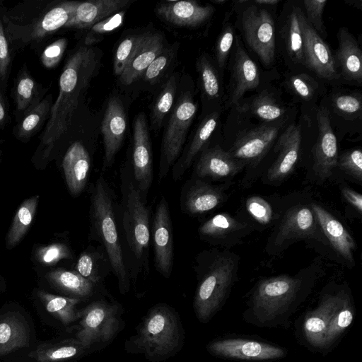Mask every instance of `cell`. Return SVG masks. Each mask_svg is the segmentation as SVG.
<instances>
[{"label":"cell","mask_w":362,"mask_h":362,"mask_svg":"<svg viewBox=\"0 0 362 362\" xmlns=\"http://www.w3.org/2000/svg\"><path fill=\"white\" fill-rule=\"evenodd\" d=\"M48 89V87H44L36 81L26 64L21 66L14 78L11 92L14 103L13 115L16 122L43 99Z\"/></svg>","instance_id":"4316f807"},{"label":"cell","mask_w":362,"mask_h":362,"mask_svg":"<svg viewBox=\"0 0 362 362\" xmlns=\"http://www.w3.org/2000/svg\"><path fill=\"white\" fill-rule=\"evenodd\" d=\"M96 51L84 43L68 56L59 79V93L40 135L34 158L45 163L72 132L79 104L99 66Z\"/></svg>","instance_id":"6da1fadb"},{"label":"cell","mask_w":362,"mask_h":362,"mask_svg":"<svg viewBox=\"0 0 362 362\" xmlns=\"http://www.w3.org/2000/svg\"><path fill=\"white\" fill-rule=\"evenodd\" d=\"M39 201V196L24 200L16 211L6 237V246L11 249L18 245L32 223Z\"/></svg>","instance_id":"8d00e7d4"},{"label":"cell","mask_w":362,"mask_h":362,"mask_svg":"<svg viewBox=\"0 0 362 362\" xmlns=\"http://www.w3.org/2000/svg\"><path fill=\"white\" fill-rule=\"evenodd\" d=\"M79 1L25 0L12 8L4 6L3 20L7 37L16 52L37 49L64 27Z\"/></svg>","instance_id":"7a4b0ae2"},{"label":"cell","mask_w":362,"mask_h":362,"mask_svg":"<svg viewBox=\"0 0 362 362\" xmlns=\"http://www.w3.org/2000/svg\"><path fill=\"white\" fill-rule=\"evenodd\" d=\"M344 293L328 295L318 306L305 316L303 328L307 341L312 346L323 348L324 338L341 301Z\"/></svg>","instance_id":"7402d4cb"},{"label":"cell","mask_w":362,"mask_h":362,"mask_svg":"<svg viewBox=\"0 0 362 362\" xmlns=\"http://www.w3.org/2000/svg\"><path fill=\"white\" fill-rule=\"evenodd\" d=\"M173 57V49L164 48L143 73V79L149 83L157 82L168 68Z\"/></svg>","instance_id":"f907efd6"},{"label":"cell","mask_w":362,"mask_h":362,"mask_svg":"<svg viewBox=\"0 0 362 362\" xmlns=\"http://www.w3.org/2000/svg\"><path fill=\"white\" fill-rule=\"evenodd\" d=\"M67 39L58 38L47 45L40 55V61L44 68L53 69L58 66L67 47Z\"/></svg>","instance_id":"7dc6e473"},{"label":"cell","mask_w":362,"mask_h":362,"mask_svg":"<svg viewBox=\"0 0 362 362\" xmlns=\"http://www.w3.org/2000/svg\"><path fill=\"white\" fill-rule=\"evenodd\" d=\"M336 109L346 115H361L362 110L361 96L358 93L341 94L334 97Z\"/></svg>","instance_id":"9f6ffc18"},{"label":"cell","mask_w":362,"mask_h":362,"mask_svg":"<svg viewBox=\"0 0 362 362\" xmlns=\"http://www.w3.org/2000/svg\"><path fill=\"white\" fill-rule=\"evenodd\" d=\"M255 4L258 6H274L277 4L279 1L278 0H255L252 1Z\"/></svg>","instance_id":"94428289"},{"label":"cell","mask_w":362,"mask_h":362,"mask_svg":"<svg viewBox=\"0 0 362 362\" xmlns=\"http://www.w3.org/2000/svg\"><path fill=\"white\" fill-rule=\"evenodd\" d=\"M125 12L119 11L106 19H104L90 28L84 40V44L90 45L95 40H98V36L107 34L115 29L119 28L123 23Z\"/></svg>","instance_id":"816d5d0a"},{"label":"cell","mask_w":362,"mask_h":362,"mask_svg":"<svg viewBox=\"0 0 362 362\" xmlns=\"http://www.w3.org/2000/svg\"><path fill=\"white\" fill-rule=\"evenodd\" d=\"M1 154V153H0Z\"/></svg>","instance_id":"03108f58"},{"label":"cell","mask_w":362,"mask_h":362,"mask_svg":"<svg viewBox=\"0 0 362 362\" xmlns=\"http://www.w3.org/2000/svg\"><path fill=\"white\" fill-rule=\"evenodd\" d=\"M242 110H250L257 118L266 122L277 121L285 114L284 108L266 93L257 95L250 103L243 106Z\"/></svg>","instance_id":"b9f144b4"},{"label":"cell","mask_w":362,"mask_h":362,"mask_svg":"<svg viewBox=\"0 0 362 362\" xmlns=\"http://www.w3.org/2000/svg\"><path fill=\"white\" fill-rule=\"evenodd\" d=\"M152 235L156 269L163 277L169 278L174 264L173 229L168 202L164 196L155 211Z\"/></svg>","instance_id":"8fae6325"},{"label":"cell","mask_w":362,"mask_h":362,"mask_svg":"<svg viewBox=\"0 0 362 362\" xmlns=\"http://www.w3.org/2000/svg\"><path fill=\"white\" fill-rule=\"evenodd\" d=\"M69 247L62 243H53L39 247L35 252L36 259L42 264L53 265L63 259L70 258Z\"/></svg>","instance_id":"c3c4849f"},{"label":"cell","mask_w":362,"mask_h":362,"mask_svg":"<svg viewBox=\"0 0 362 362\" xmlns=\"http://www.w3.org/2000/svg\"><path fill=\"white\" fill-rule=\"evenodd\" d=\"M176 79L170 76L162 87L152 107L151 126L153 129L159 128L165 115L173 107L176 93Z\"/></svg>","instance_id":"7bdbcfd3"},{"label":"cell","mask_w":362,"mask_h":362,"mask_svg":"<svg viewBox=\"0 0 362 362\" xmlns=\"http://www.w3.org/2000/svg\"><path fill=\"white\" fill-rule=\"evenodd\" d=\"M110 189L103 175L97 179L90 196V220L93 233L104 246L121 293L130 286L113 209Z\"/></svg>","instance_id":"5b68a950"},{"label":"cell","mask_w":362,"mask_h":362,"mask_svg":"<svg viewBox=\"0 0 362 362\" xmlns=\"http://www.w3.org/2000/svg\"><path fill=\"white\" fill-rule=\"evenodd\" d=\"M341 192L346 200L351 205H352L359 214H361L362 195L360 193L346 187L341 189Z\"/></svg>","instance_id":"91938a15"},{"label":"cell","mask_w":362,"mask_h":362,"mask_svg":"<svg viewBox=\"0 0 362 362\" xmlns=\"http://www.w3.org/2000/svg\"><path fill=\"white\" fill-rule=\"evenodd\" d=\"M211 354L225 358L245 361H268L284 357L282 348L267 343L246 339H223L207 346Z\"/></svg>","instance_id":"4fadbf2b"},{"label":"cell","mask_w":362,"mask_h":362,"mask_svg":"<svg viewBox=\"0 0 362 362\" xmlns=\"http://www.w3.org/2000/svg\"><path fill=\"white\" fill-rule=\"evenodd\" d=\"M302 286L300 278L287 275L260 280L251 298V310L257 321L272 325L293 307Z\"/></svg>","instance_id":"8992f818"},{"label":"cell","mask_w":362,"mask_h":362,"mask_svg":"<svg viewBox=\"0 0 362 362\" xmlns=\"http://www.w3.org/2000/svg\"><path fill=\"white\" fill-rule=\"evenodd\" d=\"M218 117L219 113L214 111L206 116L199 124L186 151L173 166L172 176L174 180L181 179L197 154L203 151L204 146L216 127Z\"/></svg>","instance_id":"1f68e13d"},{"label":"cell","mask_w":362,"mask_h":362,"mask_svg":"<svg viewBox=\"0 0 362 362\" xmlns=\"http://www.w3.org/2000/svg\"><path fill=\"white\" fill-rule=\"evenodd\" d=\"M246 209L249 214L259 223L268 224L273 217L270 204L259 196H252L246 201Z\"/></svg>","instance_id":"f5cc1de1"},{"label":"cell","mask_w":362,"mask_h":362,"mask_svg":"<svg viewBox=\"0 0 362 362\" xmlns=\"http://www.w3.org/2000/svg\"><path fill=\"white\" fill-rule=\"evenodd\" d=\"M164 49L163 37L158 33L140 35L135 52L120 75L121 81L129 85L135 81Z\"/></svg>","instance_id":"f546056e"},{"label":"cell","mask_w":362,"mask_h":362,"mask_svg":"<svg viewBox=\"0 0 362 362\" xmlns=\"http://www.w3.org/2000/svg\"><path fill=\"white\" fill-rule=\"evenodd\" d=\"M301 138L300 126L294 124L281 135L276 146L278 156L267 172L270 181L281 180L293 171L298 159Z\"/></svg>","instance_id":"d4e9b609"},{"label":"cell","mask_w":362,"mask_h":362,"mask_svg":"<svg viewBox=\"0 0 362 362\" xmlns=\"http://www.w3.org/2000/svg\"><path fill=\"white\" fill-rule=\"evenodd\" d=\"M337 165L360 183L362 180V151L361 148L349 150L338 158Z\"/></svg>","instance_id":"681fc988"},{"label":"cell","mask_w":362,"mask_h":362,"mask_svg":"<svg viewBox=\"0 0 362 362\" xmlns=\"http://www.w3.org/2000/svg\"><path fill=\"white\" fill-rule=\"evenodd\" d=\"M252 230V227L228 213L218 214L203 223L198 228L202 240L214 245L230 247Z\"/></svg>","instance_id":"ffe728a7"},{"label":"cell","mask_w":362,"mask_h":362,"mask_svg":"<svg viewBox=\"0 0 362 362\" xmlns=\"http://www.w3.org/2000/svg\"><path fill=\"white\" fill-rule=\"evenodd\" d=\"M53 103V97L49 93L28 110L13 128L15 138L23 143L28 142L47 123Z\"/></svg>","instance_id":"d6a6232c"},{"label":"cell","mask_w":362,"mask_h":362,"mask_svg":"<svg viewBox=\"0 0 362 362\" xmlns=\"http://www.w3.org/2000/svg\"><path fill=\"white\" fill-rule=\"evenodd\" d=\"M239 257L228 250H204L196 257L197 286L193 308L201 322L221 309L237 279Z\"/></svg>","instance_id":"3957f363"},{"label":"cell","mask_w":362,"mask_h":362,"mask_svg":"<svg viewBox=\"0 0 362 362\" xmlns=\"http://www.w3.org/2000/svg\"><path fill=\"white\" fill-rule=\"evenodd\" d=\"M29 330L21 316L10 313L0 320V356L28 346Z\"/></svg>","instance_id":"836d02e7"},{"label":"cell","mask_w":362,"mask_h":362,"mask_svg":"<svg viewBox=\"0 0 362 362\" xmlns=\"http://www.w3.org/2000/svg\"><path fill=\"white\" fill-rule=\"evenodd\" d=\"M37 296L48 313L57 317L64 325L79 319V310L76 309L81 299L54 295L39 291Z\"/></svg>","instance_id":"74e56055"},{"label":"cell","mask_w":362,"mask_h":362,"mask_svg":"<svg viewBox=\"0 0 362 362\" xmlns=\"http://www.w3.org/2000/svg\"><path fill=\"white\" fill-rule=\"evenodd\" d=\"M303 37V64L319 77L334 80L340 77L329 45L308 23L304 13L301 16Z\"/></svg>","instance_id":"5bb4252c"},{"label":"cell","mask_w":362,"mask_h":362,"mask_svg":"<svg viewBox=\"0 0 362 362\" xmlns=\"http://www.w3.org/2000/svg\"><path fill=\"white\" fill-rule=\"evenodd\" d=\"M310 209L332 247L345 260L353 263V253L356 245L352 236L341 222L320 205L313 203Z\"/></svg>","instance_id":"83f0119b"},{"label":"cell","mask_w":362,"mask_h":362,"mask_svg":"<svg viewBox=\"0 0 362 362\" xmlns=\"http://www.w3.org/2000/svg\"><path fill=\"white\" fill-rule=\"evenodd\" d=\"M248 1L240 14V28L250 49L265 66L275 58V25L271 13Z\"/></svg>","instance_id":"9c48e42d"},{"label":"cell","mask_w":362,"mask_h":362,"mask_svg":"<svg viewBox=\"0 0 362 362\" xmlns=\"http://www.w3.org/2000/svg\"><path fill=\"white\" fill-rule=\"evenodd\" d=\"M126 129L124 106L119 98L112 97L108 100L101 125L105 151L103 170L112 166L123 142Z\"/></svg>","instance_id":"d6986e66"},{"label":"cell","mask_w":362,"mask_h":362,"mask_svg":"<svg viewBox=\"0 0 362 362\" xmlns=\"http://www.w3.org/2000/svg\"><path fill=\"white\" fill-rule=\"evenodd\" d=\"M79 319L76 339L87 349L96 344L110 342L120 330L118 306L103 300L93 301L79 310Z\"/></svg>","instance_id":"ba28073f"},{"label":"cell","mask_w":362,"mask_h":362,"mask_svg":"<svg viewBox=\"0 0 362 362\" xmlns=\"http://www.w3.org/2000/svg\"><path fill=\"white\" fill-rule=\"evenodd\" d=\"M156 11L171 24L194 28L208 21L215 9L211 5H200L196 1H166L158 4Z\"/></svg>","instance_id":"44dd1931"},{"label":"cell","mask_w":362,"mask_h":362,"mask_svg":"<svg viewBox=\"0 0 362 362\" xmlns=\"http://www.w3.org/2000/svg\"><path fill=\"white\" fill-rule=\"evenodd\" d=\"M62 164L69 190L72 195H78L86 185L90 166V156L84 145L79 141L72 142Z\"/></svg>","instance_id":"4dcf8cb0"},{"label":"cell","mask_w":362,"mask_h":362,"mask_svg":"<svg viewBox=\"0 0 362 362\" xmlns=\"http://www.w3.org/2000/svg\"><path fill=\"white\" fill-rule=\"evenodd\" d=\"M226 201L223 190L195 177L182 186L180 208L183 213L197 216L207 213Z\"/></svg>","instance_id":"e0dca14e"},{"label":"cell","mask_w":362,"mask_h":362,"mask_svg":"<svg viewBox=\"0 0 362 362\" xmlns=\"http://www.w3.org/2000/svg\"><path fill=\"white\" fill-rule=\"evenodd\" d=\"M197 68L203 94L209 100L218 98L221 94V78L209 57L206 54L200 56Z\"/></svg>","instance_id":"ab89813d"},{"label":"cell","mask_w":362,"mask_h":362,"mask_svg":"<svg viewBox=\"0 0 362 362\" xmlns=\"http://www.w3.org/2000/svg\"><path fill=\"white\" fill-rule=\"evenodd\" d=\"M279 129L276 124L258 127L239 136L228 152L234 159L255 166L274 142Z\"/></svg>","instance_id":"2e32d148"},{"label":"cell","mask_w":362,"mask_h":362,"mask_svg":"<svg viewBox=\"0 0 362 362\" xmlns=\"http://www.w3.org/2000/svg\"><path fill=\"white\" fill-rule=\"evenodd\" d=\"M326 0H305L303 1L305 9V18L308 23L320 34H325V27L322 21Z\"/></svg>","instance_id":"11a10c76"},{"label":"cell","mask_w":362,"mask_h":362,"mask_svg":"<svg viewBox=\"0 0 362 362\" xmlns=\"http://www.w3.org/2000/svg\"><path fill=\"white\" fill-rule=\"evenodd\" d=\"M98 260L95 253L84 252L80 255L76 266V272L93 284L100 279Z\"/></svg>","instance_id":"db71d44e"},{"label":"cell","mask_w":362,"mask_h":362,"mask_svg":"<svg viewBox=\"0 0 362 362\" xmlns=\"http://www.w3.org/2000/svg\"><path fill=\"white\" fill-rule=\"evenodd\" d=\"M234 45L229 62L227 107L237 104L246 92L255 89L259 83L258 68L242 46L238 37H235Z\"/></svg>","instance_id":"7c38bea8"},{"label":"cell","mask_w":362,"mask_h":362,"mask_svg":"<svg viewBox=\"0 0 362 362\" xmlns=\"http://www.w3.org/2000/svg\"><path fill=\"white\" fill-rule=\"evenodd\" d=\"M318 138L314 148L313 170L322 181L329 178L337 166L338 148L328 110L320 107L317 113Z\"/></svg>","instance_id":"ac0fdd59"},{"label":"cell","mask_w":362,"mask_h":362,"mask_svg":"<svg viewBox=\"0 0 362 362\" xmlns=\"http://www.w3.org/2000/svg\"><path fill=\"white\" fill-rule=\"evenodd\" d=\"M234 35L235 30L233 25L228 22L224 23L215 47L216 61L218 67L221 69H224L233 49Z\"/></svg>","instance_id":"bcb514c9"},{"label":"cell","mask_w":362,"mask_h":362,"mask_svg":"<svg viewBox=\"0 0 362 362\" xmlns=\"http://www.w3.org/2000/svg\"><path fill=\"white\" fill-rule=\"evenodd\" d=\"M86 350V348L75 339L52 346H39L30 356L37 362H62L76 358Z\"/></svg>","instance_id":"f35d334b"},{"label":"cell","mask_w":362,"mask_h":362,"mask_svg":"<svg viewBox=\"0 0 362 362\" xmlns=\"http://www.w3.org/2000/svg\"><path fill=\"white\" fill-rule=\"evenodd\" d=\"M184 339L177 312L168 305L160 303L148 310L125 346L129 352L144 354L151 362H162L177 354Z\"/></svg>","instance_id":"277c9868"},{"label":"cell","mask_w":362,"mask_h":362,"mask_svg":"<svg viewBox=\"0 0 362 362\" xmlns=\"http://www.w3.org/2000/svg\"><path fill=\"white\" fill-rule=\"evenodd\" d=\"M7 86L0 81V130H4L10 122L9 103L6 95Z\"/></svg>","instance_id":"680465c9"},{"label":"cell","mask_w":362,"mask_h":362,"mask_svg":"<svg viewBox=\"0 0 362 362\" xmlns=\"http://www.w3.org/2000/svg\"><path fill=\"white\" fill-rule=\"evenodd\" d=\"M317 221L310 208L296 206L285 214L274 238V243L280 246L293 239L317 238L319 233Z\"/></svg>","instance_id":"cb8c5ba5"},{"label":"cell","mask_w":362,"mask_h":362,"mask_svg":"<svg viewBox=\"0 0 362 362\" xmlns=\"http://www.w3.org/2000/svg\"><path fill=\"white\" fill-rule=\"evenodd\" d=\"M3 3V1L0 0V5Z\"/></svg>","instance_id":"e7e4bbea"},{"label":"cell","mask_w":362,"mask_h":362,"mask_svg":"<svg viewBox=\"0 0 362 362\" xmlns=\"http://www.w3.org/2000/svg\"><path fill=\"white\" fill-rule=\"evenodd\" d=\"M212 2H214V4H224L226 2L225 0H213Z\"/></svg>","instance_id":"be15d7a7"},{"label":"cell","mask_w":362,"mask_h":362,"mask_svg":"<svg viewBox=\"0 0 362 362\" xmlns=\"http://www.w3.org/2000/svg\"><path fill=\"white\" fill-rule=\"evenodd\" d=\"M132 158L134 182L144 199L153 180V162L146 116L142 113L134 122Z\"/></svg>","instance_id":"9a60e30c"},{"label":"cell","mask_w":362,"mask_h":362,"mask_svg":"<svg viewBox=\"0 0 362 362\" xmlns=\"http://www.w3.org/2000/svg\"><path fill=\"white\" fill-rule=\"evenodd\" d=\"M303 13L300 8L293 6L287 16L284 27V41L288 56L294 62L300 64H303Z\"/></svg>","instance_id":"d590c367"},{"label":"cell","mask_w":362,"mask_h":362,"mask_svg":"<svg viewBox=\"0 0 362 362\" xmlns=\"http://www.w3.org/2000/svg\"><path fill=\"white\" fill-rule=\"evenodd\" d=\"M245 166L244 163L232 158L228 151L215 146L202 151L194 170V177L202 180L230 178Z\"/></svg>","instance_id":"603a6c76"},{"label":"cell","mask_w":362,"mask_h":362,"mask_svg":"<svg viewBox=\"0 0 362 362\" xmlns=\"http://www.w3.org/2000/svg\"><path fill=\"white\" fill-rule=\"evenodd\" d=\"M354 308L351 299L344 293L341 301L334 315L332 323L328 327L324 338L323 348H328L339 339L354 319Z\"/></svg>","instance_id":"60d3db41"},{"label":"cell","mask_w":362,"mask_h":362,"mask_svg":"<svg viewBox=\"0 0 362 362\" xmlns=\"http://www.w3.org/2000/svg\"><path fill=\"white\" fill-rule=\"evenodd\" d=\"M132 3L131 0H90L78 2L64 28L88 29L119 12Z\"/></svg>","instance_id":"484cf974"},{"label":"cell","mask_w":362,"mask_h":362,"mask_svg":"<svg viewBox=\"0 0 362 362\" xmlns=\"http://www.w3.org/2000/svg\"><path fill=\"white\" fill-rule=\"evenodd\" d=\"M337 40L338 47L334 57L341 75L344 79L361 85L362 52L359 44L346 28L339 30Z\"/></svg>","instance_id":"f1b7e54d"},{"label":"cell","mask_w":362,"mask_h":362,"mask_svg":"<svg viewBox=\"0 0 362 362\" xmlns=\"http://www.w3.org/2000/svg\"><path fill=\"white\" fill-rule=\"evenodd\" d=\"M345 1L352 6H354L355 8H358L359 10H361L362 9V1L361 0H345Z\"/></svg>","instance_id":"6125c7cd"},{"label":"cell","mask_w":362,"mask_h":362,"mask_svg":"<svg viewBox=\"0 0 362 362\" xmlns=\"http://www.w3.org/2000/svg\"><path fill=\"white\" fill-rule=\"evenodd\" d=\"M4 5H0V81L8 86L16 51L10 42L3 20Z\"/></svg>","instance_id":"ee69618b"},{"label":"cell","mask_w":362,"mask_h":362,"mask_svg":"<svg viewBox=\"0 0 362 362\" xmlns=\"http://www.w3.org/2000/svg\"><path fill=\"white\" fill-rule=\"evenodd\" d=\"M197 109L192 94L187 91L180 95L171 111L162 141L159 180L167 175L180 156Z\"/></svg>","instance_id":"52a82bcc"},{"label":"cell","mask_w":362,"mask_h":362,"mask_svg":"<svg viewBox=\"0 0 362 362\" xmlns=\"http://www.w3.org/2000/svg\"><path fill=\"white\" fill-rule=\"evenodd\" d=\"M140 35H129L117 47L114 56L113 69L117 76L122 74L131 60L137 46Z\"/></svg>","instance_id":"f6af8a7d"},{"label":"cell","mask_w":362,"mask_h":362,"mask_svg":"<svg viewBox=\"0 0 362 362\" xmlns=\"http://www.w3.org/2000/svg\"><path fill=\"white\" fill-rule=\"evenodd\" d=\"M289 86L296 95L305 100L311 99L315 91V84L305 74L292 76L289 78Z\"/></svg>","instance_id":"6f0895ef"},{"label":"cell","mask_w":362,"mask_h":362,"mask_svg":"<svg viewBox=\"0 0 362 362\" xmlns=\"http://www.w3.org/2000/svg\"><path fill=\"white\" fill-rule=\"evenodd\" d=\"M47 278L57 288L79 299L88 298L94 292L95 284L77 272L59 269L48 272Z\"/></svg>","instance_id":"e575fe53"},{"label":"cell","mask_w":362,"mask_h":362,"mask_svg":"<svg viewBox=\"0 0 362 362\" xmlns=\"http://www.w3.org/2000/svg\"><path fill=\"white\" fill-rule=\"evenodd\" d=\"M123 226L131 251L143 262L149 245V211L134 181L124 191Z\"/></svg>","instance_id":"30bf717a"}]
</instances>
